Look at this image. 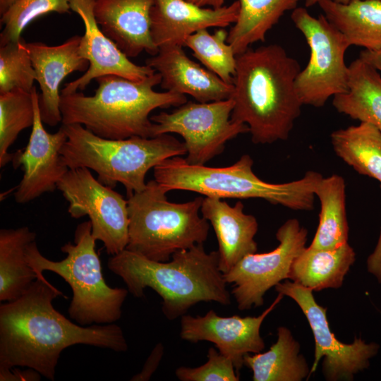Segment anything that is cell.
Returning a JSON list of instances; mask_svg holds the SVG:
<instances>
[{
  "label": "cell",
  "mask_w": 381,
  "mask_h": 381,
  "mask_svg": "<svg viewBox=\"0 0 381 381\" xmlns=\"http://www.w3.org/2000/svg\"><path fill=\"white\" fill-rule=\"evenodd\" d=\"M63 293L44 277H37L18 299L0 306V375L27 367L54 381L61 352L85 344L126 352L128 344L114 323L87 327L57 311L52 301Z\"/></svg>",
  "instance_id": "obj_1"
},
{
  "label": "cell",
  "mask_w": 381,
  "mask_h": 381,
  "mask_svg": "<svg viewBox=\"0 0 381 381\" xmlns=\"http://www.w3.org/2000/svg\"><path fill=\"white\" fill-rule=\"evenodd\" d=\"M298 61L281 45L248 48L236 55L231 119L246 124L252 142L286 140L303 104L296 88Z\"/></svg>",
  "instance_id": "obj_2"
},
{
  "label": "cell",
  "mask_w": 381,
  "mask_h": 381,
  "mask_svg": "<svg viewBox=\"0 0 381 381\" xmlns=\"http://www.w3.org/2000/svg\"><path fill=\"white\" fill-rule=\"evenodd\" d=\"M169 261H155L124 249L111 255L107 267L125 283L129 293L144 296L149 287L162 298V311L169 320L185 315L200 302L231 304V294L219 267V253L203 244L174 253Z\"/></svg>",
  "instance_id": "obj_3"
},
{
  "label": "cell",
  "mask_w": 381,
  "mask_h": 381,
  "mask_svg": "<svg viewBox=\"0 0 381 381\" xmlns=\"http://www.w3.org/2000/svg\"><path fill=\"white\" fill-rule=\"evenodd\" d=\"M96 81L98 85L92 96L78 91L61 94L63 125L80 124L95 135L111 140L152 138L150 113L187 102L185 95L155 91L154 87L161 83L157 72L142 80L108 75Z\"/></svg>",
  "instance_id": "obj_4"
},
{
  "label": "cell",
  "mask_w": 381,
  "mask_h": 381,
  "mask_svg": "<svg viewBox=\"0 0 381 381\" xmlns=\"http://www.w3.org/2000/svg\"><path fill=\"white\" fill-rule=\"evenodd\" d=\"M253 165L248 155L225 167L191 164L176 156L162 161L153 171L155 180L168 191L188 190L221 199L260 198L294 210L313 209L315 189L323 177L320 173L308 171L300 179L272 183L258 178Z\"/></svg>",
  "instance_id": "obj_5"
},
{
  "label": "cell",
  "mask_w": 381,
  "mask_h": 381,
  "mask_svg": "<svg viewBox=\"0 0 381 381\" xmlns=\"http://www.w3.org/2000/svg\"><path fill=\"white\" fill-rule=\"evenodd\" d=\"M62 126L67 135L60 151L64 164L68 169H92L99 182L111 188L121 183L128 197L145 189L150 169L168 158L187 154L184 143L169 134L111 140L80 124Z\"/></svg>",
  "instance_id": "obj_6"
},
{
  "label": "cell",
  "mask_w": 381,
  "mask_h": 381,
  "mask_svg": "<svg viewBox=\"0 0 381 381\" xmlns=\"http://www.w3.org/2000/svg\"><path fill=\"white\" fill-rule=\"evenodd\" d=\"M95 241L88 220L77 226L74 243L68 242L61 248L66 257L60 261L42 255L36 240L25 250L27 260L38 277H44L42 272L47 270L69 284L73 297L68 313L71 320L83 326L111 324L119 320L129 293L127 289L113 288L106 283Z\"/></svg>",
  "instance_id": "obj_7"
},
{
  "label": "cell",
  "mask_w": 381,
  "mask_h": 381,
  "mask_svg": "<svg viewBox=\"0 0 381 381\" xmlns=\"http://www.w3.org/2000/svg\"><path fill=\"white\" fill-rule=\"evenodd\" d=\"M169 192L155 179L144 190L128 197V242L126 249L155 261H169L172 255L207 240L210 222L199 214L203 197L171 202Z\"/></svg>",
  "instance_id": "obj_8"
},
{
  "label": "cell",
  "mask_w": 381,
  "mask_h": 381,
  "mask_svg": "<svg viewBox=\"0 0 381 381\" xmlns=\"http://www.w3.org/2000/svg\"><path fill=\"white\" fill-rule=\"evenodd\" d=\"M291 18L310 52L307 66L296 79L298 95L303 105L322 107L330 97L349 89V69L344 56L350 44L323 14L315 18L306 7H297Z\"/></svg>",
  "instance_id": "obj_9"
},
{
  "label": "cell",
  "mask_w": 381,
  "mask_h": 381,
  "mask_svg": "<svg viewBox=\"0 0 381 381\" xmlns=\"http://www.w3.org/2000/svg\"><path fill=\"white\" fill-rule=\"evenodd\" d=\"M234 101L229 98L210 102L187 101L171 113L161 111L150 117L153 137L180 135L187 150L185 159L191 164L205 165L223 152L226 143L248 126L231 119Z\"/></svg>",
  "instance_id": "obj_10"
},
{
  "label": "cell",
  "mask_w": 381,
  "mask_h": 381,
  "mask_svg": "<svg viewBox=\"0 0 381 381\" xmlns=\"http://www.w3.org/2000/svg\"><path fill=\"white\" fill-rule=\"evenodd\" d=\"M68 203L71 217L87 216L94 238L103 243L108 255L126 248L128 242V200L95 179L85 167L69 169L57 183Z\"/></svg>",
  "instance_id": "obj_11"
},
{
  "label": "cell",
  "mask_w": 381,
  "mask_h": 381,
  "mask_svg": "<svg viewBox=\"0 0 381 381\" xmlns=\"http://www.w3.org/2000/svg\"><path fill=\"white\" fill-rule=\"evenodd\" d=\"M308 231L296 219H289L277 230L279 245L272 251L251 253L243 257L224 274L238 308L249 310L261 306L264 296L289 274L295 259L306 248Z\"/></svg>",
  "instance_id": "obj_12"
},
{
  "label": "cell",
  "mask_w": 381,
  "mask_h": 381,
  "mask_svg": "<svg viewBox=\"0 0 381 381\" xmlns=\"http://www.w3.org/2000/svg\"><path fill=\"white\" fill-rule=\"evenodd\" d=\"M278 294L293 299L308 320L315 339V358L310 373L324 357L322 372L327 380H352L354 375L368 368L379 351L375 342L355 338L351 344L341 342L330 330L327 309L315 301L313 291L296 282L286 281L275 286Z\"/></svg>",
  "instance_id": "obj_13"
},
{
  "label": "cell",
  "mask_w": 381,
  "mask_h": 381,
  "mask_svg": "<svg viewBox=\"0 0 381 381\" xmlns=\"http://www.w3.org/2000/svg\"><path fill=\"white\" fill-rule=\"evenodd\" d=\"M35 119L28 143L24 150L16 152L12 160L17 169L23 166V176L17 186L14 198L17 203L25 204L45 193L53 192L57 183L69 169L62 162L61 149L67 140L61 126L54 133L47 132L41 119L36 87L32 90Z\"/></svg>",
  "instance_id": "obj_14"
},
{
  "label": "cell",
  "mask_w": 381,
  "mask_h": 381,
  "mask_svg": "<svg viewBox=\"0 0 381 381\" xmlns=\"http://www.w3.org/2000/svg\"><path fill=\"white\" fill-rule=\"evenodd\" d=\"M283 296L278 294L273 303L256 317H222L213 310L202 316L185 314L181 317L180 337L193 343H213L222 354L231 359L238 373L244 365L245 355L260 353L265 349L260 327Z\"/></svg>",
  "instance_id": "obj_15"
},
{
  "label": "cell",
  "mask_w": 381,
  "mask_h": 381,
  "mask_svg": "<svg viewBox=\"0 0 381 381\" xmlns=\"http://www.w3.org/2000/svg\"><path fill=\"white\" fill-rule=\"evenodd\" d=\"M71 10L82 19L85 33L81 36L80 52L89 62V67L80 78L65 85L61 94L85 90L97 78L116 75L133 80H142L155 73L147 65L132 62L117 45L100 29L93 11L94 0H68Z\"/></svg>",
  "instance_id": "obj_16"
},
{
  "label": "cell",
  "mask_w": 381,
  "mask_h": 381,
  "mask_svg": "<svg viewBox=\"0 0 381 381\" xmlns=\"http://www.w3.org/2000/svg\"><path fill=\"white\" fill-rule=\"evenodd\" d=\"M81 36L74 35L61 44L49 46L43 42H25L35 80L41 93L39 107L42 122L55 126L62 121L60 110L61 82L74 71H86L89 62L80 52Z\"/></svg>",
  "instance_id": "obj_17"
},
{
  "label": "cell",
  "mask_w": 381,
  "mask_h": 381,
  "mask_svg": "<svg viewBox=\"0 0 381 381\" xmlns=\"http://www.w3.org/2000/svg\"><path fill=\"white\" fill-rule=\"evenodd\" d=\"M239 13L235 1L219 8L199 6L187 0H155L150 11V30L158 47H183L190 35L209 28H225L234 24Z\"/></svg>",
  "instance_id": "obj_18"
},
{
  "label": "cell",
  "mask_w": 381,
  "mask_h": 381,
  "mask_svg": "<svg viewBox=\"0 0 381 381\" xmlns=\"http://www.w3.org/2000/svg\"><path fill=\"white\" fill-rule=\"evenodd\" d=\"M182 46L159 47L145 64L161 75L162 88L189 95L198 102L221 101L231 97L234 85L191 60Z\"/></svg>",
  "instance_id": "obj_19"
},
{
  "label": "cell",
  "mask_w": 381,
  "mask_h": 381,
  "mask_svg": "<svg viewBox=\"0 0 381 381\" xmlns=\"http://www.w3.org/2000/svg\"><path fill=\"white\" fill-rule=\"evenodd\" d=\"M155 0H94V14L104 34L129 58L143 51L154 56L159 47L150 30Z\"/></svg>",
  "instance_id": "obj_20"
},
{
  "label": "cell",
  "mask_w": 381,
  "mask_h": 381,
  "mask_svg": "<svg viewBox=\"0 0 381 381\" xmlns=\"http://www.w3.org/2000/svg\"><path fill=\"white\" fill-rule=\"evenodd\" d=\"M242 202L229 205L223 199L203 198L200 212L214 229L218 243L219 267L224 274L248 254L258 250L254 239L258 223L252 214H246Z\"/></svg>",
  "instance_id": "obj_21"
},
{
  "label": "cell",
  "mask_w": 381,
  "mask_h": 381,
  "mask_svg": "<svg viewBox=\"0 0 381 381\" xmlns=\"http://www.w3.org/2000/svg\"><path fill=\"white\" fill-rule=\"evenodd\" d=\"M318 4L350 46L381 49V0H352L348 4L320 0Z\"/></svg>",
  "instance_id": "obj_22"
},
{
  "label": "cell",
  "mask_w": 381,
  "mask_h": 381,
  "mask_svg": "<svg viewBox=\"0 0 381 381\" xmlns=\"http://www.w3.org/2000/svg\"><path fill=\"white\" fill-rule=\"evenodd\" d=\"M355 261L348 243L331 249L308 247L294 261L289 279L313 291L339 289Z\"/></svg>",
  "instance_id": "obj_23"
},
{
  "label": "cell",
  "mask_w": 381,
  "mask_h": 381,
  "mask_svg": "<svg viewBox=\"0 0 381 381\" xmlns=\"http://www.w3.org/2000/svg\"><path fill=\"white\" fill-rule=\"evenodd\" d=\"M349 89L335 95L336 110L361 122H368L381 131V76L378 71L358 57L349 66Z\"/></svg>",
  "instance_id": "obj_24"
},
{
  "label": "cell",
  "mask_w": 381,
  "mask_h": 381,
  "mask_svg": "<svg viewBox=\"0 0 381 381\" xmlns=\"http://www.w3.org/2000/svg\"><path fill=\"white\" fill-rule=\"evenodd\" d=\"M36 240V234L28 226L0 230V301L20 298L37 279L29 265L25 250Z\"/></svg>",
  "instance_id": "obj_25"
},
{
  "label": "cell",
  "mask_w": 381,
  "mask_h": 381,
  "mask_svg": "<svg viewBox=\"0 0 381 381\" xmlns=\"http://www.w3.org/2000/svg\"><path fill=\"white\" fill-rule=\"evenodd\" d=\"M300 345L285 327L277 329V340L264 353H247L243 363L253 372V381H301L310 370L299 353Z\"/></svg>",
  "instance_id": "obj_26"
},
{
  "label": "cell",
  "mask_w": 381,
  "mask_h": 381,
  "mask_svg": "<svg viewBox=\"0 0 381 381\" xmlns=\"http://www.w3.org/2000/svg\"><path fill=\"white\" fill-rule=\"evenodd\" d=\"M239 13L228 32L227 42L236 55L265 37L288 11L297 8L300 0H238Z\"/></svg>",
  "instance_id": "obj_27"
},
{
  "label": "cell",
  "mask_w": 381,
  "mask_h": 381,
  "mask_svg": "<svg viewBox=\"0 0 381 381\" xmlns=\"http://www.w3.org/2000/svg\"><path fill=\"white\" fill-rule=\"evenodd\" d=\"M315 195L320 204L319 223L309 247L331 249L348 243L349 226L346 212V184L337 174L322 177Z\"/></svg>",
  "instance_id": "obj_28"
},
{
  "label": "cell",
  "mask_w": 381,
  "mask_h": 381,
  "mask_svg": "<svg viewBox=\"0 0 381 381\" xmlns=\"http://www.w3.org/2000/svg\"><path fill=\"white\" fill-rule=\"evenodd\" d=\"M336 155L358 174L373 178L381 186V131L361 122L333 131L330 135Z\"/></svg>",
  "instance_id": "obj_29"
},
{
  "label": "cell",
  "mask_w": 381,
  "mask_h": 381,
  "mask_svg": "<svg viewBox=\"0 0 381 381\" xmlns=\"http://www.w3.org/2000/svg\"><path fill=\"white\" fill-rule=\"evenodd\" d=\"M228 32L221 28L214 34L202 29L189 35L183 46L193 51V56L209 71L228 84L234 83L236 55L227 42Z\"/></svg>",
  "instance_id": "obj_30"
},
{
  "label": "cell",
  "mask_w": 381,
  "mask_h": 381,
  "mask_svg": "<svg viewBox=\"0 0 381 381\" xmlns=\"http://www.w3.org/2000/svg\"><path fill=\"white\" fill-rule=\"evenodd\" d=\"M35 107L31 92L20 90L0 94V167L11 162L15 153L8 152L19 133L32 127Z\"/></svg>",
  "instance_id": "obj_31"
},
{
  "label": "cell",
  "mask_w": 381,
  "mask_h": 381,
  "mask_svg": "<svg viewBox=\"0 0 381 381\" xmlns=\"http://www.w3.org/2000/svg\"><path fill=\"white\" fill-rule=\"evenodd\" d=\"M68 0H17L1 17L4 28L0 34V46L19 42L23 30L37 18L55 12L68 13Z\"/></svg>",
  "instance_id": "obj_32"
},
{
  "label": "cell",
  "mask_w": 381,
  "mask_h": 381,
  "mask_svg": "<svg viewBox=\"0 0 381 381\" xmlns=\"http://www.w3.org/2000/svg\"><path fill=\"white\" fill-rule=\"evenodd\" d=\"M25 41L0 46V94L16 90L31 92L35 72Z\"/></svg>",
  "instance_id": "obj_33"
},
{
  "label": "cell",
  "mask_w": 381,
  "mask_h": 381,
  "mask_svg": "<svg viewBox=\"0 0 381 381\" xmlns=\"http://www.w3.org/2000/svg\"><path fill=\"white\" fill-rule=\"evenodd\" d=\"M207 361L195 368L181 366L175 375L181 381H238L239 375L231 358L214 347L208 349Z\"/></svg>",
  "instance_id": "obj_34"
},
{
  "label": "cell",
  "mask_w": 381,
  "mask_h": 381,
  "mask_svg": "<svg viewBox=\"0 0 381 381\" xmlns=\"http://www.w3.org/2000/svg\"><path fill=\"white\" fill-rule=\"evenodd\" d=\"M164 346L161 343L155 345L147 359L146 360L142 370L132 377V381H147L150 379L158 368L164 355Z\"/></svg>",
  "instance_id": "obj_35"
},
{
  "label": "cell",
  "mask_w": 381,
  "mask_h": 381,
  "mask_svg": "<svg viewBox=\"0 0 381 381\" xmlns=\"http://www.w3.org/2000/svg\"><path fill=\"white\" fill-rule=\"evenodd\" d=\"M381 189V186H380ZM367 270L381 284V229L374 250L367 259Z\"/></svg>",
  "instance_id": "obj_36"
},
{
  "label": "cell",
  "mask_w": 381,
  "mask_h": 381,
  "mask_svg": "<svg viewBox=\"0 0 381 381\" xmlns=\"http://www.w3.org/2000/svg\"><path fill=\"white\" fill-rule=\"evenodd\" d=\"M41 375L36 370L28 368L27 370H20L13 368L8 372L0 375L1 381H17V380H40Z\"/></svg>",
  "instance_id": "obj_37"
},
{
  "label": "cell",
  "mask_w": 381,
  "mask_h": 381,
  "mask_svg": "<svg viewBox=\"0 0 381 381\" xmlns=\"http://www.w3.org/2000/svg\"><path fill=\"white\" fill-rule=\"evenodd\" d=\"M359 57L377 71H381V49L377 51L364 49L360 52Z\"/></svg>",
  "instance_id": "obj_38"
},
{
  "label": "cell",
  "mask_w": 381,
  "mask_h": 381,
  "mask_svg": "<svg viewBox=\"0 0 381 381\" xmlns=\"http://www.w3.org/2000/svg\"><path fill=\"white\" fill-rule=\"evenodd\" d=\"M199 6L217 8L224 6L225 0H187Z\"/></svg>",
  "instance_id": "obj_39"
},
{
  "label": "cell",
  "mask_w": 381,
  "mask_h": 381,
  "mask_svg": "<svg viewBox=\"0 0 381 381\" xmlns=\"http://www.w3.org/2000/svg\"><path fill=\"white\" fill-rule=\"evenodd\" d=\"M17 0H0V14H3Z\"/></svg>",
  "instance_id": "obj_40"
},
{
  "label": "cell",
  "mask_w": 381,
  "mask_h": 381,
  "mask_svg": "<svg viewBox=\"0 0 381 381\" xmlns=\"http://www.w3.org/2000/svg\"><path fill=\"white\" fill-rule=\"evenodd\" d=\"M320 0H305V7H310L315 4H318ZM336 2L340 3V4H348L352 0H333Z\"/></svg>",
  "instance_id": "obj_41"
}]
</instances>
